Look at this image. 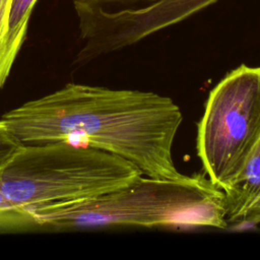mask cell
<instances>
[{
  "label": "cell",
  "mask_w": 260,
  "mask_h": 260,
  "mask_svg": "<svg viewBox=\"0 0 260 260\" xmlns=\"http://www.w3.org/2000/svg\"><path fill=\"white\" fill-rule=\"evenodd\" d=\"M218 0H153L139 8L109 11L98 0H74L83 46L75 62L133 45L145 37L178 23Z\"/></svg>",
  "instance_id": "cell-5"
},
{
  "label": "cell",
  "mask_w": 260,
  "mask_h": 260,
  "mask_svg": "<svg viewBox=\"0 0 260 260\" xmlns=\"http://www.w3.org/2000/svg\"><path fill=\"white\" fill-rule=\"evenodd\" d=\"M1 119L22 143L70 141L118 155L149 178L185 177L172 155L181 111L154 92L70 82Z\"/></svg>",
  "instance_id": "cell-1"
},
{
  "label": "cell",
  "mask_w": 260,
  "mask_h": 260,
  "mask_svg": "<svg viewBox=\"0 0 260 260\" xmlns=\"http://www.w3.org/2000/svg\"><path fill=\"white\" fill-rule=\"evenodd\" d=\"M7 231H10V230H9V228H8V226H6L5 224H3V223H1V222H0V232H7Z\"/></svg>",
  "instance_id": "cell-10"
},
{
  "label": "cell",
  "mask_w": 260,
  "mask_h": 260,
  "mask_svg": "<svg viewBox=\"0 0 260 260\" xmlns=\"http://www.w3.org/2000/svg\"><path fill=\"white\" fill-rule=\"evenodd\" d=\"M22 144L9 130L5 122L0 119V173L7 160ZM0 222L10 231L40 228L34 214L25 209L13 206L3 194L0 184Z\"/></svg>",
  "instance_id": "cell-7"
},
{
  "label": "cell",
  "mask_w": 260,
  "mask_h": 260,
  "mask_svg": "<svg viewBox=\"0 0 260 260\" xmlns=\"http://www.w3.org/2000/svg\"><path fill=\"white\" fill-rule=\"evenodd\" d=\"M259 141L260 68L242 65L210 92L198 125V155L210 181L229 189Z\"/></svg>",
  "instance_id": "cell-4"
},
{
  "label": "cell",
  "mask_w": 260,
  "mask_h": 260,
  "mask_svg": "<svg viewBox=\"0 0 260 260\" xmlns=\"http://www.w3.org/2000/svg\"><path fill=\"white\" fill-rule=\"evenodd\" d=\"M142 176L132 162L65 140L22 143L0 173L3 194L15 207L34 208L98 197Z\"/></svg>",
  "instance_id": "cell-3"
},
{
  "label": "cell",
  "mask_w": 260,
  "mask_h": 260,
  "mask_svg": "<svg viewBox=\"0 0 260 260\" xmlns=\"http://www.w3.org/2000/svg\"><path fill=\"white\" fill-rule=\"evenodd\" d=\"M30 212L41 228L55 230L228 225L224 191L201 175L176 180L142 175L107 194L37 207Z\"/></svg>",
  "instance_id": "cell-2"
},
{
  "label": "cell",
  "mask_w": 260,
  "mask_h": 260,
  "mask_svg": "<svg viewBox=\"0 0 260 260\" xmlns=\"http://www.w3.org/2000/svg\"><path fill=\"white\" fill-rule=\"evenodd\" d=\"M10 1L11 0H0V88L4 85L8 77L3 69V45L7 29Z\"/></svg>",
  "instance_id": "cell-9"
},
{
  "label": "cell",
  "mask_w": 260,
  "mask_h": 260,
  "mask_svg": "<svg viewBox=\"0 0 260 260\" xmlns=\"http://www.w3.org/2000/svg\"><path fill=\"white\" fill-rule=\"evenodd\" d=\"M98 1H100V2H102V1H110V0H98Z\"/></svg>",
  "instance_id": "cell-11"
},
{
  "label": "cell",
  "mask_w": 260,
  "mask_h": 260,
  "mask_svg": "<svg viewBox=\"0 0 260 260\" xmlns=\"http://www.w3.org/2000/svg\"><path fill=\"white\" fill-rule=\"evenodd\" d=\"M38 0H11L3 45V69L8 76L22 47L29 18Z\"/></svg>",
  "instance_id": "cell-8"
},
{
  "label": "cell",
  "mask_w": 260,
  "mask_h": 260,
  "mask_svg": "<svg viewBox=\"0 0 260 260\" xmlns=\"http://www.w3.org/2000/svg\"><path fill=\"white\" fill-rule=\"evenodd\" d=\"M224 194L228 223L260 220V141Z\"/></svg>",
  "instance_id": "cell-6"
}]
</instances>
